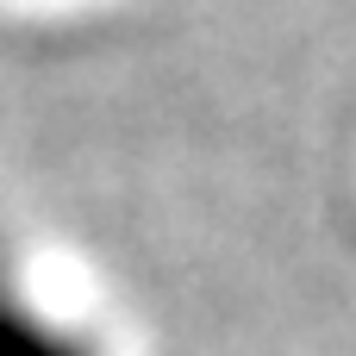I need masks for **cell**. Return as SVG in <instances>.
Instances as JSON below:
<instances>
[{"label":"cell","instance_id":"6da1fadb","mask_svg":"<svg viewBox=\"0 0 356 356\" xmlns=\"http://www.w3.org/2000/svg\"><path fill=\"white\" fill-rule=\"evenodd\" d=\"M0 356H100L81 325H69L63 313L38 307L19 288L6 250H0Z\"/></svg>","mask_w":356,"mask_h":356}]
</instances>
